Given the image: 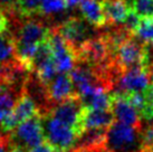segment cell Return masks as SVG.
I'll return each instance as SVG.
<instances>
[{"label":"cell","instance_id":"cell-22","mask_svg":"<svg viewBox=\"0 0 153 152\" xmlns=\"http://www.w3.org/2000/svg\"><path fill=\"white\" fill-rule=\"evenodd\" d=\"M30 152H58L53 145L48 143L47 141H44L42 144H39L38 147H36L35 149H33Z\"/></svg>","mask_w":153,"mask_h":152},{"label":"cell","instance_id":"cell-18","mask_svg":"<svg viewBox=\"0 0 153 152\" xmlns=\"http://www.w3.org/2000/svg\"><path fill=\"white\" fill-rule=\"evenodd\" d=\"M136 37L144 42H151L153 40V17L141 18L139 28L134 34Z\"/></svg>","mask_w":153,"mask_h":152},{"label":"cell","instance_id":"cell-1","mask_svg":"<svg viewBox=\"0 0 153 152\" xmlns=\"http://www.w3.org/2000/svg\"><path fill=\"white\" fill-rule=\"evenodd\" d=\"M141 129L114 122L106 130L104 142L105 152H142Z\"/></svg>","mask_w":153,"mask_h":152},{"label":"cell","instance_id":"cell-16","mask_svg":"<svg viewBox=\"0 0 153 152\" xmlns=\"http://www.w3.org/2000/svg\"><path fill=\"white\" fill-rule=\"evenodd\" d=\"M0 65L10 68H22L17 60L13 37L9 31L0 34Z\"/></svg>","mask_w":153,"mask_h":152},{"label":"cell","instance_id":"cell-20","mask_svg":"<svg viewBox=\"0 0 153 152\" xmlns=\"http://www.w3.org/2000/svg\"><path fill=\"white\" fill-rule=\"evenodd\" d=\"M66 9L65 0H40V13L54 15L59 13Z\"/></svg>","mask_w":153,"mask_h":152},{"label":"cell","instance_id":"cell-10","mask_svg":"<svg viewBox=\"0 0 153 152\" xmlns=\"http://www.w3.org/2000/svg\"><path fill=\"white\" fill-rule=\"evenodd\" d=\"M56 29L62 35V37L72 46L75 51V55H76L77 49L91 38L89 27L87 26L85 20L79 17L67 18L59 26H57Z\"/></svg>","mask_w":153,"mask_h":152},{"label":"cell","instance_id":"cell-19","mask_svg":"<svg viewBox=\"0 0 153 152\" xmlns=\"http://www.w3.org/2000/svg\"><path fill=\"white\" fill-rule=\"evenodd\" d=\"M132 10L141 18L153 17V0H128Z\"/></svg>","mask_w":153,"mask_h":152},{"label":"cell","instance_id":"cell-12","mask_svg":"<svg viewBox=\"0 0 153 152\" xmlns=\"http://www.w3.org/2000/svg\"><path fill=\"white\" fill-rule=\"evenodd\" d=\"M111 110L114 118L119 122L134 127H142L141 118L136 110L128 102L123 95L112 94V107Z\"/></svg>","mask_w":153,"mask_h":152},{"label":"cell","instance_id":"cell-17","mask_svg":"<svg viewBox=\"0 0 153 152\" xmlns=\"http://www.w3.org/2000/svg\"><path fill=\"white\" fill-rule=\"evenodd\" d=\"M17 13L22 18H33L40 15V0H18Z\"/></svg>","mask_w":153,"mask_h":152},{"label":"cell","instance_id":"cell-8","mask_svg":"<svg viewBox=\"0 0 153 152\" xmlns=\"http://www.w3.org/2000/svg\"><path fill=\"white\" fill-rule=\"evenodd\" d=\"M37 114H40L39 106L37 105V103L34 98L26 92L25 87H24V91L18 98L13 111L8 118H6L1 122L0 129L4 133H10L19 124H22V122H25L29 118H34Z\"/></svg>","mask_w":153,"mask_h":152},{"label":"cell","instance_id":"cell-26","mask_svg":"<svg viewBox=\"0 0 153 152\" xmlns=\"http://www.w3.org/2000/svg\"><path fill=\"white\" fill-rule=\"evenodd\" d=\"M151 76H152V80H153V60L151 62Z\"/></svg>","mask_w":153,"mask_h":152},{"label":"cell","instance_id":"cell-13","mask_svg":"<svg viewBox=\"0 0 153 152\" xmlns=\"http://www.w3.org/2000/svg\"><path fill=\"white\" fill-rule=\"evenodd\" d=\"M78 8L83 18L89 25L94 27L108 26V21L103 9L102 0H82Z\"/></svg>","mask_w":153,"mask_h":152},{"label":"cell","instance_id":"cell-7","mask_svg":"<svg viewBox=\"0 0 153 152\" xmlns=\"http://www.w3.org/2000/svg\"><path fill=\"white\" fill-rule=\"evenodd\" d=\"M83 112H84V104L79 95L77 94L66 101L54 105L48 114H51V116L72 127L79 138V135L85 131L83 127Z\"/></svg>","mask_w":153,"mask_h":152},{"label":"cell","instance_id":"cell-6","mask_svg":"<svg viewBox=\"0 0 153 152\" xmlns=\"http://www.w3.org/2000/svg\"><path fill=\"white\" fill-rule=\"evenodd\" d=\"M152 80L149 67H133L124 71L116 80L111 94L125 95L135 92H144L149 87Z\"/></svg>","mask_w":153,"mask_h":152},{"label":"cell","instance_id":"cell-25","mask_svg":"<svg viewBox=\"0 0 153 152\" xmlns=\"http://www.w3.org/2000/svg\"><path fill=\"white\" fill-rule=\"evenodd\" d=\"M144 92H145V94H146V96H148L149 102L151 103V105L153 106V83L150 85L148 89H145Z\"/></svg>","mask_w":153,"mask_h":152},{"label":"cell","instance_id":"cell-24","mask_svg":"<svg viewBox=\"0 0 153 152\" xmlns=\"http://www.w3.org/2000/svg\"><path fill=\"white\" fill-rule=\"evenodd\" d=\"M66 1V9H75L76 7H79L82 0H65Z\"/></svg>","mask_w":153,"mask_h":152},{"label":"cell","instance_id":"cell-14","mask_svg":"<svg viewBox=\"0 0 153 152\" xmlns=\"http://www.w3.org/2000/svg\"><path fill=\"white\" fill-rule=\"evenodd\" d=\"M102 4L108 26L123 25L132 10L128 0H102Z\"/></svg>","mask_w":153,"mask_h":152},{"label":"cell","instance_id":"cell-15","mask_svg":"<svg viewBox=\"0 0 153 152\" xmlns=\"http://www.w3.org/2000/svg\"><path fill=\"white\" fill-rule=\"evenodd\" d=\"M114 114L112 110H92L84 106L83 127L89 129H108L114 123Z\"/></svg>","mask_w":153,"mask_h":152},{"label":"cell","instance_id":"cell-5","mask_svg":"<svg viewBox=\"0 0 153 152\" xmlns=\"http://www.w3.org/2000/svg\"><path fill=\"white\" fill-rule=\"evenodd\" d=\"M8 135L13 144L30 152L45 141L43 115L37 114L34 118L22 122Z\"/></svg>","mask_w":153,"mask_h":152},{"label":"cell","instance_id":"cell-4","mask_svg":"<svg viewBox=\"0 0 153 152\" xmlns=\"http://www.w3.org/2000/svg\"><path fill=\"white\" fill-rule=\"evenodd\" d=\"M43 127L45 141L58 152H69L75 148L78 135L72 127L51 116V114L43 115Z\"/></svg>","mask_w":153,"mask_h":152},{"label":"cell","instance_id":"cell-27","mask_svg":"<svg viewBox=\"0 0 153 152\" xmlns=\"http://www.w3.org/2000/svg\"><path fill=\"white\" fill-rule=\"evenodd\" d=\"M150 45H151V46L153 47V40H152V42H150Z\"/></svg>","mask_w":153,"mask_h":152},{"label":"cell","instance_id":"cell-21","mask_svg":"<svg viewBox=\"0 0 153 152\" xmlns=\"http://www.w3.org/2000/svg\"><path fill=\"white\" fill-rule=\"evenodd\" d=\"M0 152H13V143L9 135H4L0 139Z\"/></svg>","mask_w":153,"mask_h":152},{"label":"cell","instance_id":"cell-23","mask_svg":"<svg viewBox=\"0 0 153 152\" xmlns=\"http://www.w3.org/2000/svg\"><path fill=\"white\" fill-rule=\"evenodd\" d=\"M8 25L9 21L7 18V13L0 9V34L8 31Z\"/></svg>","mask_w":153,"mask_h":152},{"label":"cell","instance_id":"cell-3","mask_svg":"<svg viewBox=\"0 0 153 152\" xmlns=\"http://www.w3.org/2000/svg\"><path fill=\"white\" fill-rule=\"evenodd\" d=\"M76 63H83L95 69H104L113 63V54L103 35L86 40L76 51Z\"/></svg>","mask_w":153,"mask_h":152},{"label":"cell","instance_id":"cell-11","mask_svg":"<svg viewBox=\"0 0 153 152\" xmlns=\"http://www.w3.org/2000/svg\"><path fill=\"white\" fill-rule=\"evenodd\" d=\"M46 92L51 107L77 95L69 73H58L46 86Z\"/></svg>","mask_w":153,"mask_h":152},{"label":"cell","instance_id":"cell-2","mask_svg":"<svg viewBox=\"0 0 153 152\" xmlns=\"http://www.w3.org/2000/svg\"><path fill=\"white\" fill-rule=\"evenodd\" d=\"M150 46V42H142L134 35L115 51L113 60L122 71L140 66L151 69L152 58Z\"/></svg>","mask_w":153,"mask_h":152},{"label":"cell","instance_id":"cell-9","mask_svg":"<svg viewBox=\"0 0 153 152\" xmlns=\"http://www.w3.org/2000/svg\"><path fill=\"white\" fill-rule=\"evenodd\" d=\"M47 40L53 51L54 60L58 73H71L76 65V55L72 46L68 44L62 35L58 33L56 27L51 28Z\"/></svg>","mask_w":153,"mask_h":152}]
</instances>
